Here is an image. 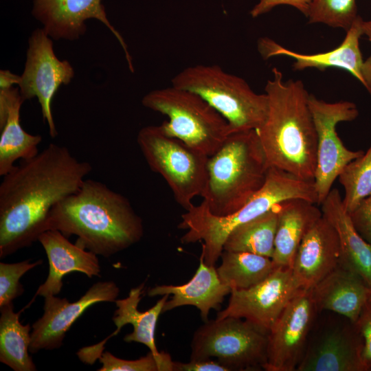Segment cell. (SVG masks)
Segmentation results:
<instances>
[{"label":"cell","mask_w":371,"mask_h":371,"mask_svg":"<svg viewBox=\"0 0 371 371\" xmlns=\"http://www.w3.org/2000/svg\"><path fill=\"white\" fill-rule=\"evenodd\" d=\"M92 170L63 146L51 143L20 160L0 184V258L37 241L52 209L76 192Z\"/></svg>","instance_id":"1"},{"label":"cell","mask_w":371,"mask_h":371,"mask_svg":"<svg viewBox=\"0 0 371 371\" xmlns=\"http://www.w3.org/2000/svg\"><path fill=\"white\" fill-rule=\"evenodd\" d=\"M49 229L67 238L76 236L77 245L105 258L137 243L144 234L142 220L128 199L93 179H85L52 209Z\"/></svg>","instance_id":"2"},{"label":"cell","mask_w":371,"mask_h":371,"mask_svg":"<svg viewBox=\"0 0 371 371\" xmlns=\"http://www.w3.org/2000/svg\"><path fill=\"white\" fill-rule=\"evenodd\" d=\"M265 85L268 112L256 129L268 166L305 181H314L317 134L308 106L309 93L300 80H283L274 67Z\"/></svg>","instance_id":"3"},{"label":"cell","mask_w":371,"mask_h":371,"mask_svg":"<svg viewBox=\"0 0 371 371\" xmlns=\"http://www.w3.org/2000/svg\"><path fill=\"white\" fill-rule=\"evenodd\" d=\"M291 199L318 203L314 181L301 179L289 172L269 168L266 181L243 206L232 214L216 216L202 201L181 215L178 227L186 229L181 238L183 244L203 241L201 254L204 262L214 266L223 251L229 234L238 226L273 209L277 204Z\"/></svg>","instance_id":"4"},{"label":"cell","mask_w":371,"mask_h":371,"mask_svg":"<svg viewBox=\"0 0 371 371\" xmlns=\"http://www.w3.org/2000/svg\"><path fill=\"white\" fill-rule=\"evenodd\" d=\"M269 169L256 130L230 133L209 157L202 201L214 215L232 214L261 189Z\"/></svg>","instance_id":"5"},{"label":"cell","mask_w":371,"mask_h":371,"mask_svg":"<svg viewBox=\"0 0 371 371\" xmlns=\"http://www.w3.org/2000/svg\"><path fill=\"white\" fill-rule=\"evenodd\" d=\"M171 83L207 101L227 122L230 133L256 130L267 117V94L256 93L243 78L225 71L218 65L186 67Z\"/></svg>","instance_id":"6"},{"label":"cell","mask_w":371,"mask_h":371,"mask_svg":"<svg viewBox=\"0 0 371 371\" xmlns=\"http://www.w3.org/2000/svg\"><path fill=\"white\" fill-rule=\"evenodd\" d=\"M142 104L166 115L160 125L170 136L212 156L224 143L230 130L225 119L207 101L192 91L170 86L146 94Z\"/></svg>","instance_id":"7"},{"label":"cell","mask_w":371,"mask_h":371,"mask_svg":"<svg viewBox=\"0 0 371 371\" xmlns=\"http://www.w3.org/2000/svg\"><path fill=\"white\" fill-rule=\"evenodd\" d=\"M137 142L150 170L165 179L177 203L186 211L192 207L206 184L209 157L168 135L160 125L141 128Z\"/></svg>","instance_id":"8"},{"label":"cell","mask_w":371,"mask_h":371,"mask_svg":"<svg viewBox=\"0 0 371 371\" xmlns=\"http://www.w3.org/2000/svg\"><path fill=\"white\" fill-rule=\"evenodd\" d=\"M269 332L242 318L208 320L194 333L190 359L216 357L229 370H257L267 363Z\"/></svg>","instance_id":"9"},{"label":"cell","mask_w":371,"mask_h":371,"mask_svg":"<svg viewBox=\"0 0 371 371\" xmlns=\"http://www.w3.org/2000/svg\"><path fill=\"white\" fill-rule=\"evenodd\" d=\"M308 106L317 134V159L314 184L318 205L326 198L345 166L364 151L347 148L337 133V126L359 115L357 105L350 101L328 102L309 94Z\"/></svg>","instance_id":"10"},{"label":"cell","mask_w":371,"mask_h":371,"mask_svg":"<svg viewBox=\"0 0 371 371\" xmlns=\"http://www.w3.org/2000/svg\"><path fill=\"white\" fill-rule=\"evenodd\" d=\"M74 76L70 63L56 56L52 38L43 28H36L28 39L26 60L19 91L24 100L37 98L43 120L49 135L54 138L58 132L52 112L53 98L62 85H67Z\"/></svg>","instance_id":"11"},{"label":"cell","mask_w":371,"mask_h":371,"mask_svg":"<svg viewBox=\"0 0 371 371\" xmlns=\"http://www.w3.org/2000/svg\"><path fill=\"white\" fill-rule=\"evenodd\" d=\"M318 313L312 289H300L269 332L264 370H297Z\"/></svg>","instance_id":"12"},{"label":"cell","mask_w":371,"mask_h":371,"mask_svg":"<svg viewBox=\"0 0 371 371\" xmlns=\"http://www.w3.org/2000/svg\"><path fill=\"white\" fill-rule=\"evenodd\" d=\"M302 289L291 268H276L264 280L247 289H232L227 306L216 319H244L269 332L282 312Z\"/></svg>","instance_id":"13"},{"label":"cell","mask_w":371,"mask_h":371,"mask_svg":"<svg viewBox=\"0 0 371 371\" xmlns=\"http://www.w3.org/2000/svg\"><path fill=\"white\" fill-rule=\"evenodd\" d=\"M363 340L355 323L346 318L308 340L297 371H369Z\"/></svg>","instance_id":"14"},{"label":"cell","mask_w":371,"mask_h":371,"mask_svg":"<svg viewBox=\"0 0 371 371\" xmlns=\"http://www.w3.org/2000/svg\"><path fill=\"white\" fill-rule=\"evenodd\" d=\"M119 293L114 282L103 281L93 284L76 302L56 295L45 297L43 315L32 326L29 351L59 348L66 333L89 307L100 302H115Z\"/></svg>","instance_id":"15"},{"label":"cell","mask_w":371,"mask_h":371,"mask_svg":"<svg viewBox=\"0 0 371 371\" xmlns=\"http://www.w3.org/2000/svg\"><path fill=\"white\" fill-rule=\"evenodd\" d=\"M32 14L54 40H78L87 31L86 21L94 19L102 22L121 45L131 72L132 58L127 45L117 30L109 22L102 0H33Z\"/></svg>","instance_id":"16"},{"label":"cell","mask_w":371,"mask_h":371,"mask_svg":"<svg viewBox=\"0 0 371 371\" xmlns=\"http://www.w3.org/2000/svg\"><path fill=\"white\" fill-rule=\"evenodd\" d=\"M341 248L336 230L322 215L302 240L292 272L302 289L313 288L339 264Z\"/></svg>","instance_id":"17"},{"label":"cell","mask_w":371,"mask_h":371,"mask_svg":"<svg viewBox=\"0 0 371 371\" xmlns=\"http://www.w3.org/2000/svg\"><path fill=\"white\" fill-rule=\"evenodd\" d=\"M145 282L130 290L128 297L116 300L117 309L112 318L116 326V330L103 341L92 346L80 349L77 355L85 363L93 364L103 353L104 345L111 337L117 335L122 328L126 324H131L133 330L127 334L124 340L126 342H138L146 346L155 355L161 356L163 352H159L155 342V332L158 318L163 313L164 306L169 295H162L157 303L146 311L138 310V305L142 297Z\"/></svg>","instance_id":"18"},{"label":"cell","mask_w":371,"mask_h":371,"mask_svg":"<svg viewBox=\"0 0 371 371\" xmlns=\"http://www.w3.org/2000/svg\"><path fill=\"white\" fill-rule=\"evenodd\" d=\"M359 16L352 23L342 43L336 48L322 53L301 54L285 48L269 38L258 41V49L264 58L274 56H286L294 60L293 68L296 71L316 69L320 71L328 68H337L348 71L363 85L362 76L363 58L360 49L359 40L363 35L362 22Z\"/></svg>","instance_id":"19"},{"label":"cell","mask_w":371,"mask_h":371,"mask_svg":"<svg viewBox=\"0 0 371 371\" xmlns=\"http://www.w3.org/2000/svg\"><path fill=\"white\" fill-rule=\"evenodd\" d=\"M38 241L45 251L49 268L48 276L38 288L35 297L58 295L63 286V277L73 271L81 272L89 278L100 276L97 255L71 243L60 232L47 230Z\"/></svg>","instance_id":"20"},{"label":"cell","mask_w":371,"mask_h":371,"mask_svg":"<svg viewBox=\"0 0 371 371\" xmlns=\"http://www.w3.org/2000/svg\"><path fill=\"white\" fill-rule=\"evenodd\" d=\"M231 288L219 278L214 266L205 263L200 257L199 266L190 281L182 285H157L148 291L149 297L172 295L166 302L163 313L184 305H192L199 311L203 322L208 321L211 309L220 310L225 297Z\"/></svg>","instance_id":"21"},{"label":"cell","mask_w":371,"mask_h":371,"mask_svg":"<svg viewBox=\"0 0 371 371\" xmlns=\"http://www.w3.org/2000/svg\"><path fill=\"white\" fill-rule=\"evenodd\" d=\"M23 102L19 89H0V176L10 171L16 161L32 158L39 153L42 136L27 133L20 123Z\"/></svg>","instance_id":"22"},{"label":"cell","mask_w":371,"mask_h":371,"mask_svg":"<svg viewBox=\"0 0 371 371\" xmlns=\"http://www.w3.org/2000/svg\"><path fill=\"white\" fill-rule=\"evenodd\" d=\"M369 289L359 275L339 264L311 289L319 312L330 311L356 323Z\"/></svg>","instance_id":"23"},{"label":"cell","mask_w":371,"mask_h":371,"mask_svg":"<svg viewBox=\"0 0 371 371\" xmlns=\"http://www.w3.org/2000/svg\"><path fill=\"white\" fill-rule=\"evenodd\" d=\"M321 205L322 215L335 228L339 238L340 265L359 275L371 288V244L355 229L338 189H331Z\"/></svg>","instance_id":"24"},{"label":"cell","mask_w":371,"mask_h":371,"mask_svg":"<svg viewBox=\"0 0 371 371\" xmlns=\"http://www.w3.org/2000/svg\"><path fill=\"white\" fill-rule=\"evenodd\" d=\"M278 225L272 257L275 268H291L300 243L322 216L315 203L301 199L284 201L276 206Z\"/></svg>","instance_id":"25"},{"label":"cell","mask_w":371,"mask_h":371,"mask_svg":"<svg viewBox=\"0 0 371 371\" xmlns=\"http://www.w3.org/2000/svg\"><path fill=\"white\" fill-rule=\"evenodd\" d=\"M23 310L14 312L13 302L0 307V361L15 371H35L29 355L32 328L19 319Z\"/></svg>","instance_id":"26"},{"label":"cell","mask_w":371,"mask_h":371,"mask_svg":"<svg viewBox=\"0 0 371 371\" xmlns=\"http://www.w3.org/2000/svg\"><path fill=\"white\" fill-rule=\"evenodd\" d=\"M276 206L234 229L226 238L223 250L272 258L278 219Z\"/></svg>","instance_id":"27"},{"label":"cell","mask_w":371,"mask_h":371,"mask_svg":"<svg viewBox=\"0 0 371 371\" xmlns=\"http://www.w3.org/2000/svg\"><path fill=\"white\" fill-rule=\"evenodd\" d=\"M216 269L220 280L231 289L251 287L267 278L276 269L272 259L247 253L223 250Z\"/></svg>","instance_id":"28"},{"label":"cell","mask_w":371,"mask_h":371,"mask_svg":"<svg viewBox=\"0 0 371 371\" xmlns=\"http://www.w3.org/2000/svg\"><path fill=\"white\" fill-rule=\"evenodd\" d=\"M338 179L344 189L343 204L350 214L371 195V145L360 157L345 166Z\"/></svg>","instance_id":"29"},{"label":"cell","mask_w":371,"mask_h":371,"mask_svg":"<svg viewBox=\"0 0 371 371\" xmlns=\"http://www.w3.org/2000/svg\"><path fill=\"white\" fill-rule=\"evenodd\" d=\"M357 0H309L308 23H322L348 31L357 18Z\"/></svg>","instance_id":"30"},{"label":"cell","mask_w":371,"mask_h":371,"mask_svg":"<svg viewBox=\"0 0 371 371\" xmlns=\"http://www.w3.org/2000/svg\"><path fill=\"white\" fill-rule=\"evenodd\" d=\"M99 361L102 366L98 371H173V361L165 352L161 356H156L150 351L137 359L126 360L106 351L103 352Z\"/></svg>","instance_id":"31"},{"label":"cell","mask_w":371,"mask_h":371,"mask_svg":"<svg viewBox=\"0 0 371 371\" xmlns=\"http://www.w3.org/2000/svg\"><path fill=\"white\" fill-rule=\"evenodd\" d=\"M42 263V260L34 262L26 260L15 263H0V307L12 303L14 299L23 293L21 278Z\"/></svg>","instance_id":"32"},{"label":"cell","mask_w":371,"mask_h":371,"mask_svg":"<svg viewBox=\"0 0 371 371\" xmlns=\"http://www.w3.org/2000/svg\"><path fill=\"white\" fill-rule=\"evenodd\" d=\"M349 215L358 233L371 244V195Z\"/></svg>","instance_id":"33"},{"label":"cell","mask_w":371,"mask_h":371,"mask_svg":"<svg viewBox=\"0 0 371 371\" xmlns=\"http://www.w3.org/2000/svg\"><path fill=\"white\" fill-rule=\"evenodd\" d=\"M309 0H260L251 9L250 14L253 18L258 17L271 11L280 5H287L295 8L306 16Z\"/></svg>","instance_id":"34"},{"label":"cell","mask_w":371,"mask_h":371,"mask_svg":"<svg viewBox=\"0 0 371 371\" xmlns=\"http://www.w3.org/2000/svg\"><path fill=\"white\" fill-rule=\"evenodd\" d=\"M363 340V355L371 363V303L368 302L355 323Z\"/></svg>","instance_id":"35"},{"label":"cell","mask_w":371,"mask_h":371,"mask_svg":"<svg viewBox=\"0 0 371 371\" xmlns=\"http://www.w3.org/2000/svg\"><path fill=\"white\" fill-rule=\"evenodd\" d=\"M173 371H230L219 361L212 359L193 360L183 363L173 361Z\"/></svg>","instance_id":"36"},{"label":"cell","mask_w":371,"mask_h":371,"mask_svg":"<svg viewBox=\"0 0 371 371\" xmlns=\"http://www.w3.org/2000/svg\"><path fill=\"white\" fill-rule=\"evenodd\" d=\"M362 30L363 35L366 36L371 43V20L363 21ZM362 76L364 80L363 87L371 95V54L364 60L362 67Z\"/></svg>","instance_id":"37"},{"label":"cell","mask_w":371,"mask_h":371,"mask_svg":"<svg viewBox=\"0 0 371 371\" xmlns=\"http://www.w3.org/2000/svg\"><path fill=\"white\" fill-rule=\"evenodd\" d=\"M21 76L12 74L9 70L0 71V89H8L20 83Z\"/></svg>","instance_id":"38"},{"label":"cell","mask_w":371,"mask_h":371,"mask_svg":"<svg viewBox=\"0 0 371 371\" xmlns=\"http://www.w3.org/2000/svg\"><path fill=\"white\" fill-rule=\"evenodd\" d=\"M368 302L371 303V288L369 289Z\"/></svg>","instance_id":"39"}]
</instances>
